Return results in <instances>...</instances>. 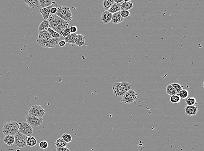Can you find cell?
<instances>
[{
    "mask_svg": "<svg viewBox=\"0 0 204 151\" xmlns=\"http://www.w3.org/2000/svg\"><path fill=\"white\" fill-rule=\"evenodd\" d=\"M85 37L82 35L77 34L75 39V44L78 47H81L85 44Z\"/></svg>",
    "mask_w": 204,
    "mask_h": 151,
    "instance_id": "obj_15",
    "label": "cell"
},
{
    "mask_svg": "<svg viewBox=\"0 0 204 151\" xmlns=\"http://www.w3.org/2000/svg\"><path fill=\"white\" fill-rule=\"evenodd\" d=\"M186 114L188 115L194 116L198 113V107L195 106H188L186 105L185 107Z\"/></svg>",
    "mask_w": 204,
    "mask_h": 151,
    "instance_id": "obj_11",
    "label": "cell"
},
{
    "mask_svg": "<svg viewBox=\"0 0 204 151\" xmlns=\"http://www.w3.org/2000/svg\"><path fill=\"white\" fill-rule=\"evenodd\" d=\"M56 15L66 22L69 23L73 18L72 13L68 7L65 6H60L58 8Z\"/></svg>",
    "mask_w": 204,
    "mask_h": 151,
    "instance_id": "obj_2",
    "label": "cell"
},
{
    "mask_svg": "<svg viewBox=\"0 0 204 151\" xmlns=\"http://www.w3.org/2000/svg\"><path fill=\"white\" fill-rule=\"evenodd\" d=\"M112 14L108 11H104L101 15V20L104 24H108L111 22Z\"/></svg>",
    "mask_w": 204,
    "mask_h": 151,
    "instance_id": "obj_12",
    "label": "cell"
},
{
    "mask_svg": "<svg viewBox=\"0 0 204 151\" xmlns=\"http://www.w3.org/2000/svg\"><path fill=\"white\" fill-rule=\"evenodd\" d=\"M65 44H66V42H65V41H64V40L60 41L58 43V45H59L60 47H64V46H65Z\"/></svg>",
    "mask_w": 204,
    "mask_h": 151,
    "instance_id": "obj_40",
    "label": "cell"
},
{
    "mask_svg": "<svg viewBox=\"0 0 204 151\" xmlns=\"http://www.w3.org/2000/svg\"><path fill=\"white\" fill-rule=\"evenodd\" d=\"M124 0H114V2L116 4H120V3L123 2Z\"/></svg>",
    "mask_w": 204,
    "mask_h": 151,
    "instance_id": "obj_41",
    "label": "cell"
},
{
    "mask_svg": "<svg viewBox=\"0 0 204 151\" xmlns=\"http://www.w3.org/2000/svg\"><path fill=\"white\" fill-rule=\"evenodd\" d=\"M114 3L113 0H104L102 4L104 11H108Z\"/></svg>",
    "mask_w": 204,
    "mask_h": 151,
    "instance_id": "obj_21",
    "label": "cell"
},
{
    "mask_svg": "<svg viewBox=\"0 0 204 151\" xmlns=\"http://www.w3.org/2000/svg\"><path fill=\"white\" fill-rule=\"evenodd\" d=\"M14 136V144L16 147L21 148L26 146L27 136L19 132L17 133Z\"/></svg>",
    "mask_w": 204,
    "mask_h": 151,
    "instance_id": "obj_6",
    "label": "cell"
},
{
    "mask_svg": "<svg viewBox=\"0 0 204 151\" xmlns=\"http://www.w3.org/2000/svg\"><path fill=\"white\" fill-rule=\"evenodd\" d=\"M169 101L171 103L173 104H177L180 102L181 101V98L179 96L178 94L173 95V96H171L170 98H169Z\"/></svg>",
    "mask_w": 204,
    "mask_h": 151,
    "instance_id": "obj_30",
    "label": "cell"
},
{
    "mask_svg": "<svg viewBox=\"0 0 204 151\" xmlns=\"http://www.w3.org/2000/svg\"><path fill=\"white\" fill-rule=\"evenodd\" d=\"M5 144L8 146H12L14 142V136L12 135H6L4 139Z\"/></svg>",
    "mask_w": 204,
    "mask_h": 151,
    "instance_id": "obj_19",
    "label": "cell"
},
{
    "mask_svg": "<svg viewBox=\"0 0 204 151\" xmlns=\"http://www.w3.org/2000/svg\"><path fill=\"white\" fill-rule=\"evenodd\" d=\"M120 4H118L114 3L111 6V8H110V9L108 11L112 14L118 12H120Z\"/></svg>",
    "mask_w": 204,
    "mask_h": 151,
    "instance_id": "obj_25",
    "label": "cell"
},
{
    "mask_svg": "<svg viewBox=\"0 0 204 151\" xmlns=\"http://www.w3.org/2000/svg\"><path fill=\"white\" fill-rule=\"evenodd\" d=\"M49 27H50L51 29H52L55 32H57L60 35V27H59V26L58 25L57 23L54 20L49 21Z\"/></svg>",
    "mask_w": 204,
    "mask_h": 151,
    "instance_id": "obj_20",
    "label": "cell"
},
{
    "mask_svg": "<svg viewBox=\"0 0 204 151\" xmlns=\"http://www.w3.org/2000/svg\"><path fill=\"white\" fill-rule=\"evenodd\" d=\"M120 14L121 17H122L124 19L128 18V17H129V16L131 15V13L129 11H125V10L120 11Z\"/></svg>",
    "mask_w": 204,
    "mask_h": 151,
    "instance_id": "obj_35",
    "label": "cell"
},
{
    "mask_svg": "<svg viewBox=\"0 0 204 151\" xmlns=\"http://www.w3.org/2000/svg\"><path fill=\"white\" fill-rule=\"evenodd\" d=\"M124 20V19L120 16V12H118L112 14L111 22L113 24L117 25L122 22Z\"/></svg>",
    "mask_w": 204,
    "mask_h": 151,
    "instance_id": "obj_14",
    "label": "cell"
},
{
    "mask_svg": "<svg viewBox=\"0 0 204 151\" xmlns=\"http://www.w3.org/2000/svg\"><path fill=\"white\" fill-rule=\"evenodd\" d=\"M181 99H187L188 98L189 92L186 89H182L178 94Z\"/></svg>",
    "mask_w": 204,
    "mask_h": 151,
    "instance_id": "obj_31",
    "label": "cell"
},
{
    "mask_svg": "<svg viewBox=\"0 0 204 151\" xmlns=\"http://www.w3.org/2000/svg\"><path fill=\"white\" fill-rule=\"evenodd\" d=\"M166 93L167 95L170 96H173L177 94V92H175L174 88L171 84H169L167 86L166 88Z\"/></svg>",
    "mask_w": 204,
    "mask_h": 151,
    "instance_id": "obj_26",
    "label": "cell"
},
{
    "mask_svg": "<svg viewBox=\"0 0 204 151\" xmlns=\"http://www.w3.org/2000/svg\"><path fill=\"white\" fill-rule=\"evenodd\" d=\"M45 113L46 111L40 105H34L28 111V114L30 115L41 118H42Z\"/></svg>",
    "mask_w": 204,
    "mask_h": 151,
    "instance_id": "obj_9",
    "label": "cell"
},
{
    "mask_svg": "<svg viewBox=\"0 0 204 151\" xmlns=\"http://www.w3.org/2000/svg\"><path fill=\"white\" fill-rule=\"evenodd\" d=\"M186 103L188 106H195L197 104V100L194 97L188 98L186 100Z\"/></svg>",
    "mask_w": 204,
    "mask_h": 151,
    "instance_id": "obj_29",
    "label": "cell"
},
{
    "mask_svg": "<svg viewBox=\"0 0 204 151\" xmlns=\"http://www.w3.org/2000/svg\"><path fill=\"white\" fill-rule=\"evenodd\" d=\"M175 90V92H177V94H179V92L183 89V86L181 85L179 83H173L171 84Z\"/></svg>",
    "mask_w": 204,
    "mask_h": 151,
    "instance_id": "obj_33",
    "label": "cell"
},
{
    "mask_svg": "<svg viewBox=\"0 0 204 151\" xmlns=\"http://www.w3.org/2000/svg\"><path fill=\"white\" fill-rule=\"evenodd\" d=\"M76 35L77 34L76 33H71L68 36L64 38V41L66 42V43H68L70 44H74Z\"/></svg>",
    "mask_w": 204,
    "mask_h": 151,
    "instance_id": "obj_22",
    "label": "cell"
},
{
    "mask_svg": "<svg viewBox=\"0 0 204 151\" xmlns=\"http://www.w3.org/2000/svg\"><path fill=\"white\" fill-rule=\"evenodd\" d=\"M18 132L27 137L31 136L33 134L32 127L27 122H22L18 123Z\"/></svg>",
    "mask_w": 204,
    "mask_h": 151,
    "instance_id": "obj_8",
    "label": "cell"
},
{
    "mask_svg": "<svg viewBox=\"0 0 204 151\" xmlns=\"http://www.w3.org/2000/svg\"><path fill=\"white\" fill-rule=\"evenodd\" d=\"M52 5H53L45 8H41L39 12L41 14L44 20H47L49 18L50 14V9L52 7Z\"/></svg>",
    "mask_w": 204,
    "mask_h": 151,
    "instance_id": "obj_16",
    "label": "cell"
},
{
    "mask_svg": "<svg viewBox=\"0 0 204 151\" xmlns=\"http://www.w3.org/2000/svg\"><path fill=\"white\" fill-rule=\"evenodd\" d=\"M27 122L31 126L38 127L42 125L43 119L41 118L37 117L28 114L26 117Z\"/></svg>",
    "mask_w": 204,
    "mask_h": 151,
    "instance_id": "obj_10",
    "label": "cell"
},
{
    "mask_svg": "<svg viewBox=\"0 0 204 151\" xmlns=\"http://www.w3.org/2000/svg\"><path fill=\"white\" fill-rule=\"evenodd\" d=\"M18 133V123L16 122L10 121L4 125L3 133L5 135H14Z\"/></svg>",
    "mask_w": 204,
    "mask_h": 151,
    "instance_id": "obj_3",
    "label": "cell"
},
{
    "mask_svg": "<svg viewBox=\"0 0 204 151\" xmlns=\"http://www.w3.org/2000/svg\"><path fill=\"white\" fill-rule=\"evenodd\" d=\"M37 140L35 137L33 136H30L27 137V146L30 147H34L37 144Z\"/></svg>",
    "mask_w": 204,
    "mask_h": 151,
    "instance_id": "obj_24",
    "label": "cell"
},
{
    "mask_svg": "<svg viewBox=\"0 0 204 151\" xmlns=\"http://www.w3.org/2000/svg\"><path fill=\"white\" fill-rule=\"evenodd\" d=\"M17 151H19V150H18H18H17Z\"/></svg>",
    "mask_w": 204,
    "mask_h": 151,
    "instance_id": "obj_43",
    "label": "cell"
},
{
    "mask_svg": "<svg viewBox=\"0 0 204 151\" xmlns=\"http://www.w3.org/2000/svg\"><path fill=\"white\" fill-rule=\"evenodd\" d=\"M38 38L48 40V39H51L52 38V37L51 36L49 32L47 31V30H46V31H39L38 34Z\"/></svg>",
    "mask_w": 204,
    "mask_h": 151,
    "instance_id": "obj_18",
    "label": "cell"
},
{
    "mask_svg": "<svg viewBox=\"0 0 204 151\" xmlns=\"http://www.w3.org/2000/svg\"><path fill=\"white\" fill-rule=\"evenodd\" d=\"M138 94L133 90L128 91L123 96L121 102L125 103L131 104L137 100Z\"/></svg>",
    "mask_w": 204,
    "mask_h": 151,
    "instance_id": "obj_7",
    "label": "cell"
},
{
    "mask_svg": "<svg viewBox=\"0 0 204 151\" xmlns=\"http://www.w3.org/2000/svg\"><path fill=\"white\" fill-rule=\"evenodd\" d=\"M120 11L125 10V11H129L130 9H132L133 7V4L131 1L130 0H124L123 2L120 4Z\"/></svg>",
    "mask_w": 204,
    "mask_h": 151,
    "instance_id": "obj_13",
    "label": "cell"
},
{
    "mask_svg": "<svg viewBox=\"0 0 204 151\" xmlns=\"http://www.w3.org/2000/svg\"><path fill=\"white\" fill-rule=\"evenodd\" d=\"M49 21L54 20L55 21L58 25L59 26L60 29V36L62 35L63 31L65 28L69 27V25L68 23L65 21V20H63L62 19L60 18V17L58 16L56 14H50L49 16L48 19L47 20Z\"/></svg>",
    "mask_w": 204,
    "mask_h": 151,
    "instance_id": "obj_5",
    "label": "cell"
},
{
    "mask_svg": "<svg viewBox=\"0 0 204 151\" xmlns=\"http://www.w3.org/2000/svg\"><path fill=\"white\" fill-rule=\"evenodd\" d=\"M55 145L57 148L66 147V146H67L68 143L64 141L62 138H59L57 139L55 143Z\"/></svg>",
    "mask_w": 204,
    "mask_h": 151,
    "instance_id": "obj_27",
    "label": "cell"
},
{
    "mask_svg": "<svg viewBox=\"0 0 204 151\" xmlns=\"http://www.w3.org/2000/svg\"><path fill=\"white\" fill-rule=\"evenodd\" d=\"M60 41V38H52L51 39L45 40L38 38L37 39L38 44L44 49L55 48L58 45V43Z\"/></svg>",
    "mask_w": 204,
    "mask_h": 151,
    "instance_id": "obj_4",
    "label": "cell"
},
{
    "mask_svg": "<svg viewBox=\"0 0 204 151\" xmlns=\"http://www.w3.org/2000/svg\"><path fill=\"white\" fill-rule=\"evenodd\" d=\"M39 146L42 149H46L49 147V143L46 141H42L39 143Z\"/></svg>",
    "mask_w": 204,
    "mask_h": 151,
    "instance_id": "obj_36",
    "label": "cell"
},
{
    "mask_svg": "<svg viewBox=\"0 0 204 151\" xmlns=\"http://www.w3.org/2000/svg\"><path fill=\"white\" fill-rule=\"evenodd\" d=\"M39 3L40 6L42 8L50 6L52 5V1L51 0H39Z\"/></svg>",
    "mask_w": 204,
    "mask_h": 151,
    "instance_id": "obj_28",
    "label": "cell"
},
{
    "mask_svg": "<svg viewBox=\"0 0 204 151\" xmlns=\"http://www.w3.org/2000/svg\"><path fill=\"white\" fill-rule=\"evenodd\" d=\"M131 88V85L128 82L114 83L112 86L113 93L116 97L123 96Z\"/></svg>",
    "mask_w": 204,
    "mask_h": 151,
    "instance_id": "obj_1",
    "label": "cell"
},
{
    "mask_svg": "<svg viewBox=\"0 0 204 151\" xmlns=\"http://www.w3.org/2000/svg\"><path fill=\"white\" fill-rule=\"evenodd\" d=\"M71 34V32L69 27L65 28V29L64 30V31H63L62 33V36L64 38H65L66 37L68 36L69 35H70Z\"/></svg>",
    "mask_w": 204,
    "mask_h": 151,
    "instance_id": "obj_37",
    "label": "cell"
},
{
    "mask_svg": "<svg viewBox=\"0 0 204 151\" xmlns=\"http://www.w3.org/2000/svg\"><path fill=\"white\" fill-rule=\"evenodd\" d=\"M70 29L71 33H76L77 31V27L76 26H72L70 27Z\"/></svg>",
    "mask_w": 204,
    "mask_h": 151,
    "instance_id": "obj_38",
    "label": "cell"
},
{
    "mask_svg": "<svg viewBox=\"0 0 204 151\" xmlns=\"http://www.w3.org/2000/svg\"><path fill=\"white\" fill-rule=\"evenodd\" d=\"M49 22L48 20H43L38 28L39 31L47 30L49 27Z\"/></svg>",
    "mask_w": 204,
    "mask_h": 151,
    "instance_id": "obj_23",
    "label": "cell"
},
{
    "mask_svg": "<svg viewBox=\"0 0 204 151\" xmlns=\"http://www.w3.org/2000/svg\"><path fill=\"white\" fill-rule=\"evenodd\" d=\"M62 138L64 141L67 143H70L72 141V137L71 135H70L68 134H63L62 135Z\"/></svg>",
    "mask_w": 204,
    "mask_h": 151,
    "instance_id": "obj_34",
    "label": "cell"
},
{
    "mask_svg": "<svg viewBox=\"0 0 204 151\" xmlns=\"http://www.w3.org/2000/svg\"><path fill=\"white\" fill-rule=\"evenodd\" d=\"M56 151H70L68 148L66 147L57 148Z\"/></svg>",
    "mask_w": 204,
    "mask_h": 151,
    "instance_id": "obj_39",
    "label": "cell"
},
{
    "mask_svg": "<svg viewBox=\"0 0 204 151\" xmlns=\"http://www.w3.org/2000/svg\"><path fill=\"white\" fill-rule=\"evenodd\" d=\"M47 31L49 32L51 36L53 38H60V35L57 32L53 31L52 29L49 27L47 29Z\"/></svg>",
    "mask_w": 204,
    "mask_h": 151,
    "instance_id": "obj_32",
    "label": "cell"
},
{
    "mask_svg": "<svg viewBox=\"0 0 204 151\" xmlns=\"http://www.w3.org/2000/svg\"><path fill=\"white\" fill-rule=\"evenodd\" d=\"M26 5L28 7L32 8H38L39 7L40 3L39 0H26L24 1Z\"/></svg>",
    "mask_w": 204,
    "mask_h": 151,
    "instance_id": "obj_17",
    "label": "cell"
},
{
    "mask_svg": "<svg viewBox=\"0 0 204 151\" xmlns=\"http://www.w3.org/2000/svg\"><path fill=\"white\" fill-rule=\"evenodd\" d=\"M56 81L58 82H61L62 81V77L58 76V77L56 78Z\"/></svg>",
    "mask_w": 204,
    "mask_h": 151,
    "instance_id": "obj_42",
    "label": "cell"
}]
</instances>
